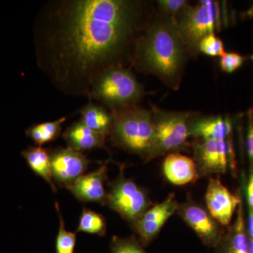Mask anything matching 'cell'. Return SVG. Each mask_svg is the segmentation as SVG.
Segmentation results:
<instances>
[{
	"instance_id": "1",
	"label": "cell",
	"mask_w": 253,
	"mask_h": 253,
	"mask_svg": "<svg viewBox=\"0 0 253 253\" xmlns=\"http://www.w3.org/2000/svg\"><path fill=\"white\" fill-rule=\"evenodd\" d=\"M144 4L130 0H54L35 23L37 64L61 92L88 96L109 68L123 66L143 31Z\"/></svg>"
},
{
	"instance_id": "2",
	"label": "cell",
	"mask_w": 253,
	"mask_h": 253,
	"mask_svg": "<svg viewBox=\"0 0 253 253\" xmlns=\"http://www.w3.org/2000/svg\"><path fill=\"white\" fill-rule=\"evenodd\" d=\"M187 51L175 19L168 16L146 27L136 42L131 61L138 69L155 75L175 89L181 81Z\"/></svg>"
},
{
	"instance_id": "3",
	"label": "cell",
	"mask_w": 253,
	"mask_h": 253,
	"mask_svg": "<svg viewBox=\"0 0 253 253\" xmlns=\"http://www.w3.org/2000/svg\"><path fill=\"white\" fill-rule=\"evenodd\" d=\"M111 113L113 123L109 136L113 144L139 156L145 163L154 160L156 134L151 111L135 105Z\"/></svg>"
},
{
	"instance_id": "4",
	"label": "cell",
	"mask_w": 253,
	"mask_h": 253,
	"mask_svg": "<svg viewBox=\"0 0 253 253\" xmlns=\"http://www.w3.org/2000/svg\"><path fill=\"white\" fill-rule=\"evenodd\" d=\"M144 94V87L130 70L116 66L104 71L95 80L88 97L113 111L135 106Z\"/></svg>"
},
{
	"instance_id": "5",
	"label": "cell",
	"mask_w": 253,
	"mask_h": 253,
	"mask_svg": "<svg viewBox=\"0 0 253 253\" xmlns=\"http://www.w3.org/2000/svg\"><path fill=\"white\" fill-rule=\"evenodd\" d=\"M174 19L188 50L196 51L203 38L220 28L219 3L202 0L196 6L188 4Z\"/></svg>"
},
{
	"instance_id": "6",
	"label": "cell",
	"mask_w": 253,
	"mask_h": 253,
	"mask_svg": "<svg viewBox=\"0 0 253 253\" xmlns=\"http://www.w3.org/2000/svg\"><path fill=\"white\" fill-rule=\"evenodd\" d=\"M156 149L155 158L173 153H180L189 146L191 114L154 108L152 111Z\"/></svg>"
},
{
	"instance_id": "7",
	"label": "cell",
	"mask_w": 253,
	"mask_h": 253,
	"mask_svg": "<svg viewBox=\"0 0 253 253\" xmlns=\"http://www.w3.org/2000/svg\"><path fill=\"white\" fill-rule=\"evenodd\" d=\"M153 205L147 191L126 177L124 166H121L120 175L109 184L105 206L132 226Z\"/></svg>"
},
{
	"instance_id": "8",
	"label": "cell",
	"mask_w": 253,
	"mask_h": 253,
	"mask_svg": "<svg viewBox=\"0 0 253 253\" xmlns=\"http://www.w3.org/2000/svg\"><path fill=\"white\" fill-rule=\"evenodd\" d=\"M191 148L199 178L226 174L229 169L235 172L236 161L233 136L224 141L194 139Z\"/></svg>"
},
{
	"instance_id": "9",
	"label": "cell",
	"mask_w": 253,
	"mask_h": 253,
	"mask_svg": "<svg viewBox=\"0 0 253 253\" xmlns=\"http://www.w3.org/2000/svg\"><path fill=\"white\" fill-rule=\"evenodd\" d=\"M176 213L208 247L215 248L225 232V227L212 217L207 208L196 202L190 194L184 203L179 204Z\"/></svg>"
},
{
	"instance_id": "10",
	"label": "cell",
	"mask_w": 253,
	"mask_h": 253,
	"mask_svg": "<svg viewBox=\"0 0 253 253\" xmlns=\"http://www.w3.org/2000/svg\"><path fill=\"white\" fill-rule=\"evenodd\" d=\"M51 173L55 184L69 189L87 169L91 161L83 153L69 148L49 150Z\"/></svg>"
},
{
	"instance_id": "11",
	"label": "cell",
	"mask_w": 253,
	"mask_h": 253,
	"mask_svg": "<svg viewBox=\"0 0 253 253\" xmlns=\"http://www.w3.org/2000/svg\"><path fill=\"white\" fill-rule=\"evenodd\" d=\"M179 206L175 194L171 193L162 202L153 205L131 226L144 247L156 239L168 219L177 212Z\"/></svg>"
},
{
	"instance_id": "12",
	"label": "cell",
	"mask_w": 253,
	"mask_h": 253,
	"mask_svg": "<svg viewBox=\"0 0 253 253\" xmlns=\"http://www.w3.org/2000/svg\"><path fill=\"white\" fill-rule=\"evenodd\" d=\"M205 199L208 212L225 228L230 225L233 216L243 201L241 194H232L219 178L214 177L210 178Z\"/></svg>"
},
{
	"instance_id": "13",
	"label": "cell",
	"mask_w": 253,
	"mask_h": 253,
	"mask_svg": "<svg viewBox=\"0 0 253 253\" xmlns=\"http://www.w3.org/2000/svg\"><path fill=\"white\" fill-rule=\"evenodd\" d=\"M107 179L108 166L104 164L94 172L78 178L68 190L81 202L98 203L105 206L108 193L105 184Z\"/></svg>"
},
{
	"instance_id": "14",
	"label": "cell",
	"mask_w": 253,
	"mask_h": 253,
	"mask_svg": "<svg viewBox=\"0 0 253 253\" xmlns=\"http://www.w3.org/2000/svg\"><path fill=\"white\" fill-rule=\"evenodd\" d=\"M215 250L216 253H253V239L246 229L243 201L236 211L235 220L226 227Z\"/></svg>"
},
{
	"instance_id": "15",
	"label": "cell",
	"mask_w": 253,
	"mask_h": 253,
	"mask_svg": "<svg viewBox=\"0 0 253 253\" xmlns=\"http://www.w3.org/2000/svg\"><path fill=\"white\" fill-rule=\"evenodd\" d=\"M189 135L194 139L226 140L233 136L232 120L229 116H221L192 118Z\"/></svg>"
},
{
	"instance_id": "16",
	"label": "cell",
	"mask_w": 253,
	"mask_h": 253,
	"mask_svg": "<svg viewBox=\"0 0 253 253\" xmlns=\"http://www.w3.org/2000/svg\"><path fill=\"white\" fill-rule=\"evenodd\" d=\"M163 172L169 182L176 186L191 184L199 179L194 160L180 153L166 156L163 163Z\"/></svg>"
},
{
	"instance_id": "17",
	"label": "cell",
	"mask_w": 253,
	"mask_h": 253,
	"mask_svg": "<svg viewBox=\"0 0 253 253\" xmlns=\"http://www.w3.org/2000/svg\"><path fill=\"white\" fill-rule=\"evenodd\" d=\"M62 136L68 148L79 152L106 148V136L91 130L81 120L68 126Z\"/></svg>"
},
{
	"instance_id": "18",
	"label": "cell",
	"mask_w": 253,
	"mask_h": 253,
	"mask_svg": "<svg viewBox=\"0 0 253 253\" xmlns=\"http://www.w3.org/2000/svg\"><path fill=\"white\" fill-rule=\"evenodd\" d=\"M22 155L32 170L49 184L53 192H57L51 173L49 150L41 146H30L23 151Z\"/></svg>"
},
{
	"instance_id": "19",
	"label": "cell",
	"mask_w": 253,
	"mask_h": 253,
	"mask_svg": "<svg viewBox=\"0 0 253 253\" xmlns=\"http://www.w3.org/2000/svg\"><path fill=\"white\" fill-rule=\"evenodd\" d=\"M80 113L81 121L89 129L106 136L109 135L113 117L104 106L91 101L80 110Z\"/></svg>"
},
{
	"instance_id": "20",
	"label": "cell",
	"mask_w": 253,
	"mask_h": 253,
	"mask_svg": "<svg viewBox=\"0 0 253 253\" xmlns=\"http://www.w3.org/2000/svg\"><path fill=\"white\" fill-rule=\"evenodd\" d=\"M67 118L62 117L51 122L40 123L28 128L26 134L38 146L56 140L60 136L62 125Z\"/></svg>"
},
{
	"instance_id": "21",
	"label": "cell",
	"mask_w": 253,
	"mask_h": 253,
	"mask_svg": "<svg viewBox=\"0 0 253 253\" xmlns=\"http://www.w3.org/2000/svg\"><path fill=\"white\" fill-rule=\"evenodd\" d=\"M107 231V224L104 216L90 209L83 208L76 232H84L104 236Z\"/></svg>"
},
{
	"instance_id": "22",
	"label": "cell",
	"mask_w": 253,
	"mask_h": 253,
	"mask_svg": "<svg viewBox=\"0 0 253 253\" xmlns=\"http://www.w3.org/2000/svg\"><path fill=\"white\" fill-rule=\"evenodd\" d=\"M55 208L59 218V228L55 244V253H76V234L66 230L64 219L57 202L55 203Z\"/></svg>"
},
{
	"instance_id": "23",
	"label": "cell",
	"mask_w": 253,
	"mask_h": 253,
	"mask_svg": "<svg viewBox=\"0 0 253 253\" xmlns=\"http://www.w3.org/2000/svg\"><path fill=\"white\" fill-rule=\"evenodd\" d=\"M110 247L111 253H148L134 235L126 238L113 236Z\"/></svg>"
},
{
	"instance_id": "24",
	"label": "cell",
	"mask_w": 253,
	"mask_h": 253,
	"mask_svg": "<svg viewBox=\"0 0 253 253\" xmlns=\"http://www.w3.org/2000/svg\"><path fill=\"white\" fill-rule=\"evenodd\" d=\"M199 50L204 54L211 56L221 57L226 53L224 43L214 33L208 35L201 40L199 44Z\"/></svg>"
},
{
	"instance_id": "25",
	"label": "cell",
	"mask_w": 253,
	"mask_h": 253,
	"mask_svg": "<svg viewBox=\"0 0 253 253\" xmlns=\"http://www.w3.org/2000/svg\"><path fill=\"white\" fill-rule=\"evenodd\" d=\"M246 58L236 52H226L221 56L219 66L224 72L232 73L244 65Z\"/></svg>"
},
{
	"instance_id": "26",
	"label": "cell",
	"mask_w": 253,
	"mask_h": 253,
	"mask_svg": "<svg viewBox=\"0 0 253 253\" xmlns=\"http://www.w3.org/2000/svg\"><path fill=\"white\" fill-rule=\"evenodd\" d=\"M158 4L165 14L175 18L189 4L185 0H160Z\"/></svg>"
},
{
	"instance_id": "27",
	"label": "cell",
	"mask_w": 253,
	"mask_h": 253,
	"mask_svg": "<svg viewBox=\"0 0 253 253\" xmlns=\"http://www.w3.org/2000/svg\"><path fill=\"white\" fill-rule=\"evenodd\" d=\"M248 129L246 137V151L249 158V168H253V109L251 108L247 113Z\"/></svg>"
},
{
	"instance_id": "28",
	"label": "cell",
	"mask_w": 253,
	"mask_h": 253,
	"mask_svg": "<svg viewBox=\"0 0 253 253\" xmlns=\"http://www.w3.org/2000/svg\"><path fill=\"white\" fill-rule=\"evenodd\" d=\"M248 208L253 211V168H249V174L246 186Z\"/></svg>"
},
{
	"instance_id": "29",
	"label": "cell",
	"mask_w": 253,
	"mask_h": 253,
	"mask_svg": "<svg viewBox=\"0 0 253 253\" xmlns=\"http://www.w3.org/2000/svg\"><path fill=\"white\" fill-rule=\"evenodd\" d=\"M246 229L248 234L251 239H253V211L249 210L248 211V217L246 219Z\"/></svg>"
},
{
	"instance_id": "30",
	"label": "cell",
	"mask_w": 253,
	"mask_h": 253,
	"mask_svg": "<svg viewBox=\"0 0 253 253\" xmlns=\"http://www.w3.org/2000/svg\"><path fill=\"white\" fill-rule=\"evenodd\" d=\"M244 15L246 18H253V4H252V6H251L247 11H246V12L245 13Z\"/></svg>"
},
{
	"instance_id": "31",
	"label": "cell",
	"mask_w": 253,
	"mask_h": 253,
	"mask_svg": "<svg viewBox=\"0 0 253 253\" xmlns=\"http://www.w3.org/2000/svg\"><path fill=\"white\" fill-rule=\"evenodd\" d=\"M251 59L253 61V54L251 56Z\"/></svg>"
}]
</instances>
